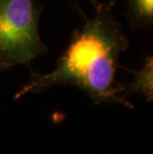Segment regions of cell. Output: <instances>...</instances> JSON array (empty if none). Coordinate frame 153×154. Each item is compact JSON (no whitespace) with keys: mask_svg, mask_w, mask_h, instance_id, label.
Here are the masks:
<instances>
[{"mask_svg":"<svg viewBox=\"0 0 153 154\" xmlns=\"http://www.w3.org/2000/svg\"><path fill=\"white\" fill-rule=\"evenodd\" d=\"M126 18L135 30H150L153 26V0H127Z\"/></svg>","mask_w":153,"mask_h":154,"instance_id":"277c9868","label":"cell"},{"mask_svg":"<svg viewBox=\"0 0 153 154\" xmlns=\"http://www.w3.org/2000/svg\"><path fill=\"white\" fill-rule=\"evenodd\" d=\"M133 75V80L124 85L125 96L137 94L143 97L146 101H152L153 99V58L147 56L143 67L139 71L128 70Z\"/></svg>","mask_w":153,"mask_h":154,"instance_id":"3957f363","label":"cell"},{"mask_svg":"<svg viewBox=\"0 0 153 154\" xmlns=\"http://www.w3.org/2000/svg\"><path fill=\"white\" fill-rule=\"evenodd\" d=\"M94 15L84 18L83 27L75 30L67 49L50 73L41 74L30 68L28 81L14 94L18 100L57 86L82 90L96 104L118 103L133 107L126 99L124 85L115 77L119 56L128 48V37L113 15V2L92 0Z\"/></svg>","mask_w":153,"mask_h":154,"instance_id":"6da1fadb","label":"cell"},{"mask_svg":"<svg viewBox=\"0 0 153 154\" xmlns=\"http://www.w3.org/2000/svg\"><path fill=\"white\" fill-rule=\"evenodd\" d=\"M41 14L38 0H0V72L17 65L31 68L48 52L39 31Z\"/></svg>","mask_w":153,"mask_h":154,"instance_id":"7a4b0ae2","label":"cell"}]
</instances>
